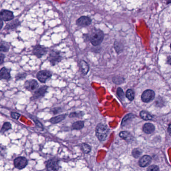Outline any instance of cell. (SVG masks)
Masks as SVG:
<instances>
[{
  "label": "cell",
  "mask_w": 171,
  "mask_h": 171,
  "mask_svg": "<svg viewBox=\"0 0 171 171\" xmlns=\"http://www.w3.org/2000/svg\"><path fill=\"white\" fill-rule=\"evenodd\" d=\"M104 39V33L99 29L93 30L89 35V39L91 43L94 46H97L100 44Z\"/></svg>",
  "instance_id": "cell-1"
},
{
  "label": "cell",
  "mask_w": 171,
  "mask_h": 171,
  "mask_svg": "<svg viewBox=\"0 0 171 171\" xmlns=\"http://www.w3.org/2000/svg\"><path fill=\"white\" fill-rule=\"evenodd\" d=\"M96 135L100 141L105 140L109 133V129L106 125L103 124H99L96 127Z\"/></svg>",
  "instance_id": "cell-2"
},
{
  "label": "cell",
  "mask_w": 171,
  "mask_h": 171,
  "mask_svg": "<svg viewBox=\"0 0 171 171\" xmlns=\"http://www.w3.org/2000/svg\"><path fill=\"white\" fill-rule=\"evenodd\" d=\"M62 59V57L61 55L60 52L57 51L52 50L50 52L48 56V61L51 64V65L53 66L61 62Z\"/></svg>",
  "instance_id": "cell-3"
},
{
  "label": "cell",
  "mask_w": 171,
  "mask_h": 171,
  "mask_svg": "<svg viewBox=\"0 0 171 171\" xmlns=\"http://www.w3.org/2000/svg\"><path fill=\"white\" fill-rule=\"evenodd\" d=\"M59 162L60 161L56 158L49 160L46 164L47 171H59L60 168Z\"/></svg>",
  "instance_id": "cell-4"
},
{
  "label": "cell",
  "mask_w": 171,
  "mask_h": 171,
  "mask_svg": "<svg viewBox=\"0 0 171 171\" xmlns=\"http://www.w3.org/2000/svg\"><path fill=\"white\" fill-rule=\"evenodd\" d=\"M28 164V161L26 158L24 157H18L14 160L15 167L18 169L22 170L26 168Z\"/></svg>",
  "instance_id": "cell-5"
},
{
  "label": "cell",
  "mask_w": 171,
  "mask_h": 171,
  "mask_svg": "<svg viewBox=\"0 0 171 171\" xmlns=\"http://www.w3.org/2000/svg\"><path fill=\"white\" fill-rule=\"evenodd\" d=\"M48 88V86H43L39 88V89L36 90L32 97H31V100L33 101V100L39 99L43 97L47 92Z\"/></svg>",
  "instance_id": "cell-6"
},
{
  "label": "cell",
  "mask_w": 171,
  "mask_h": 171,
  "mask_svg": "<svg viewBox=\"0 0 171 171\" xmlns=\"http://www.w3.org/2000/svg\"><path fill=\"white\" fill-rule=\"evenodd\" d=\"M47 52V49L46 47L40 45H37L33 48V54L38 58H41L44 56Z\"/></svg>",
  "instance_id": "cell-7"
},
{
  "label": "cell",
  "mask_w": 171,
  "mask_h": 171,
  "mask_svg": "<svg viewBox=\"0 0 171 171\" xmlns=\"http://www.w3.org/2000/svg\"><path fill=\"white\" fill-rule=\"evenodd\" d=\"M52 77V73L48 70H42L37 74V78L40 82L42 83H46L47 80L50 79Z\"/></svg>",
  "instance_id": "cell-8"
},
{
  "label": "cell",
  "mask_w": 171,
  "mask_h": 171,
  "mask_svg": "<svg viewBox=\"0 0 171 171\" xmlns=\"http://www.w3.org/2000/svg\"><path fill=\"white\" fill-rule=\"evenodd\" d=\"M155 93L152 90H147L144 91L141 97L142 102L145 103H149L154 99Z\"/></svg>",
  "instance_id": "cell-9"
},
{
  "label": "cell",
  "mask_w": 171,
  "mask_h": 171,
  "mask_svg": "<svg viewBox=\"0 0 171 171\" xmlns=\"http://www.w3.org/2000/svg\"><path fill=\"white\" fill-rule=\"evenodd\" d=\"M39 87L38 83L36 80L30 79L26 81L24 84V87L28 91H33L36 90Z\"/></svg>",
  "instance_id": "cell-10"
},
{
  "label": "cell",
  "mask_w": 171,
  "mask_h": 171,
  "mask_svg": "<svg viewBox=\"0 0 171 171\" xmlns=\"http://www.w3.org/2000/svg\"><path fill=\"white\" fill-rule=\"evenodd\" d=\"M14 14L11 11L3 10L0 12V19L5 21H9L14 19Z\"/></svg>",
  "instance_id": "cell-11"
},
{
  "label": "cell",
  "mask_w": 171,
  "mask_h": 171,
  "mask_svg": "<svg viewBox=\"0 0 171 171\" xmlns=\"http://www.w3.org/2000/svg\"><path fill=\"white\" fill-rule=\"evenodd\" d=\"M91 22L92 20L90 18L86 16H82L77 20L76 24L79 26L86 27L90 25Z\"/></svg>",
  "instance_id": "cell-12"
},
{
  "label": "cell",
  "mask_w": 171,
  "mask_h": 171,
  "mask_svg": "<svg viewBox=\"0 0 171 171\" xmlns=\"http://www.w3.org/2000/svg\"><path fill=\"white\" fill-rule=\"evenodd\" d=\"M10 78V70L6 67L2 68L0 70V79L8 80Z\"/></svg>",
  "instance_id": "cell-13"
},
{
  "label": "cell",
  "mask_w": 171,
  "mask_h": 171,
  "mask_svg": "<svg viewBox=\"0 0 171 171\" xmlns=\"http://www.w3.org/2000/svg\"><path fill=\"white\" fill-rule=\"evenodd\" d=\"M152 161V158L151 157L148 155H145L140 158L139 161V166L141 167H145L147 165H149Z\"/></svg>",
  "instance_id": "cell-14"
},
{
  "label": "cell",
  "mask_w": 171,
  "mask_h": 171,
  "mask_svg": "<svg viewBox=\"0 0 171 171\" xmlns=\"http://www.w3.org/2000/svg\"><path fill=\"white\" fill-rule=\"evenodd\" d=\"M119 135L121 138L124 139L128 143L132 142L134 139L133 136L129 132L127 131H122L120 133Z\"/></svg>",
  "instance_id": "cell-15"
},
{
  "label": "cell",
  "mask_w": 171,
  "mask_h": 171,
  "mask_svg": "<svg viewBox=\"0 0 171 171\" xmlns=\"http://www.w3.org/2000/svg\"><path fill=\"white\" fill-rule=\"evenodd\" d=\"M155 130L154 125L151 123H145L143 126L142 130L145 133L150 134L153 133Z\"/></svg>",
  "instance_id": "cell-16"
},
{
  "label": "cell",
  "mask_w": 171,
  "mask_h": 171,
  "mask_svg": "<svg viewBox=\"0 0 171 171\" xmlns=\"http://www.w3.org/2000/svg\"><path fill=\"white\" fill-rule=\"evenodd\" d=\"M80 67H81V71L82 74L84 75H87L88 72L89 71V67L88 64L83 60L81 61L80 63Z\"/></svg>",
  "instance_id": "cell-17"
},
{
  "label": "cell",
  "mask_w": 171,
  "mask_h": 171,
  "mask_svg": "<svg viewBox=\"0 0 171 171\" xmlns=\"http://www.w3.org/2000/svg\"><path fill=\"white\" fill-rule=\"evenodd\" d=\"M135 116L133 114H131V113H130V114L126 115L124 117V118H123V119L122 120V126L124 127V126H125L126 125L130 123V122L132 121L133 118H135Z\"/></svg>",
  "instance_id": "cell-18"
},
{
  "label": "cell",
  "mask_w": 171,
  "mask_h": 171,
  "mask_svg": "<svg viewBox=\"0 0 171 171\" xmlns=\"http://www.w3.org/2000/svg\"><path fill=\"white\" fill-rule=\"evenodd\" d=\"M66 116V114H62V115H58V116L52 118L50 120V123H51L52 124H53L59 123L62 121L63 120H64Z\"/></svg>",
  "instance_id": "cell-19"
},
{
  "label": "cell",
  "mask_w": 171,
  "mask_h": 171,
  "mask_svg": "<svg viewBox=\"0 0 171 171\" xmlns=\"http://www.w3.org/2000/svg\"><path fill=\"white\" fill-rule=\"evenodd\" d=\"M140 116L142 119L145 121L152 120L153 118L152 115H151L149 112L145 111H142L140 112Z\"/></svg>",
  "instance_id": "cell-20"
},
{
  "label": "cell",
  "mask_w": 171,
  "mask_h": 171,
  "mask_svg": "<svg viewBox=\"0 0 171 171\" xmlns=\"http://www.w3.org/2000/svg\"><path fill=\"white\" fill-rule=\"evenodd\" d=\"M20 22L18 20L13 21L10 23L9 24H7V26L6 27V29L7 30H13L16 29L18 26L20 25Z\"/></svg>",
  "instance_id": "cell-21"
},
{
  "label": "cell",
  "mask_w": 171,
  "mask_h": 171,
  "mask_svg": "<svg viewBox=\"0 0 171 171\" xmlns=\"http://www.w3.org/2000/svg\"><path fill=\"white\" fill-rule=\"evenodd\" d=\"M10 49V45L8 43L5 42H2L0 43V52H8Z\"/></svg>",
  "instance_id": "cell-22"
},
{
  "label": "cell",
  "mask_w": 171,
  "mask_h": 171,
  "mask_svg": "<svg viewBox=\"0 0 171 171\" xmlns=\"http://www.w3.org/2000/svg\"><path fill=\"white\" fill-rule=\"evenodd\" d=\"M84 122L82 121L76 122L72 124V129L73 130H81L84 127Z\"/></svg>",
  "instance_id": "cell-23"
},
{
  "label": "cell",
  "mask_w": 171,
  "mask_h": 171,
  "mask_svg": "<svg viewBox=\"0 0 171 171\" xmlns=\"http://www.w3.org/2000/svg\"><path fill=\"white\" fill-rule=\"evenodd\" d=\"M11 129H12V125L10 123L5 122L3 125L2 129L0 131V132L1 133H4L5 132H6L7 131H9Z\"/></svg>",
  "instance_id": "cell-24"
},
{
  "label": "cell",
  "mask_w": 171,
  "mask_h": 171,
  "mask_svg": "<svg viewBox=\"0 0 171 171\" xmlns=\"http://www.w3.org/2000/svg\"><path fill=\"white\" fill-rule=\"evenodd\" d=\"M125 96L130 101H133L135 98V93L132 89H128L126 92Z\"/></svg>",
  "instance_id": "cell-25"
},
{
  "label": "cell",
  "mask_w": 171,
  "mask_h": 171,
  "mask_svg": "<svg viewBox=\"0 0 171 171\" xmlns=\"http://www.w3.org/2000/svg\"><path fill=\"white\" fill-rule=\"evenodd\" d=\"M81 149L85 154H88L91 151V147L88 144H82L81 145Z\"/></svg>",
  "instance_id": "cell-26"
},
{
  "label": "cell",
  "mask_w": 171,
  "mask_h": 171,
  "mask_svg": "<svg viewBox=\"0 0 171 171\" xmlns=\"http://www.w3.org/2000/svg\"><path fill=\"white\" fill-rule=\"evenodd\" d=\"M84 115V113L82 112H74L70 113L69 117L70 118H81Z\"/></svg>",
  "instance_id": "cell-27"
},
{
  "label": "cell",
  "mask_w": 171,
  "mask_h": 171,
  "mask_svg": "<svg viewBox=\"0 0 171 171\" xmlns=\"http://www.w3.org/2000/svg\"><path fill=\"white\" fill-rule=\"evenodd\" d=\"M31 118L33 120V121L34 122L36 127L40 129L41 130H44V128L43 125H42V124L41 123V122H40L37 118H35V117H34L33 116H31Z\"/></svg>",
  "instance_id": "cell-28"
},
{
  "label": "cell",
  "mask_w": 171,
  "mask_h": 171,
  "mask_svg": "<svg viewBox=\"0 0 171 171\" xmlns=\"http://www.w3.org/2000/svg\"><path fill=\"white\" fill-rule=\"evenodd\" d=\"M113 83L117 85H120L123 83L125 82V79L123 78V77H113Z\"/></svg>",
  "instance_id": "cell-29"
},
{
  "label": "cell",
  "mask_w": 171,
  "mask_h": 171,
  "mask_svg": "<svg viewBox=\"0 0 171 171\" xmlns=\"http://www.w3.org/2000/svg\"><path fill=\"white\" fill-rule=\"evenodd\" d=\"M27 74L25 73H18V74L16 76L15 80L16 81H18L22 80L26 78L27 77Z\"/></svg>",
  "instance_id": "cell-30"
},
{
  "label": "cell",
  "mask_w": 171,
  "mask_h": 171,
  "mask_svg": "<svg viewBox=\"0 0 171 171\" xmlns=\"http://www.w3.org/2000/svg\"><path fill=\"white\" fill-rule=\"evenodd\" d=\"M117 95L120 99H123L125 98V94L124 93L123 90L121 88H118L117 89Z\"/></svg>",
  "instance_id": "cell-31"
},
{
  "label": "cell",
  "mask_w": 171,
  "mask_h": 171,
  "mask_svg": "<svg viewBox=\"0 0 171 171\" xmlns=\"http://www.w3.org/2000/svg\"><path fill=\"white\" fill-rule=\"evenodd\" d=\"M132 154L133 155V157H135V158H138L141 155L142 152L139 149H135L133 151Z\"/></svg>",
  "instance_id": "cell-32"
},
{
  "label": "cell",
  "mask_w": 171,
  "mask_h": 171,
  "mask_svg": "<svg viewBox=\"0 0 171 171\" xmlns=\"http://www.w3.org/2000/svg\"><path fill=\"white\" fill-rule=\"evenodd\" d=\"M164 101L162 99V98L159 97L156 100V104L158 107H162L164 105Z\"/></svg>",
  "instance_id": "cell-33"
},
{
  "label": "cell",
  "mask_w": 171,
  "mask_h": 171,
  "mask_svg": "<svg viewBox=\"0 0 171 171\" xmlns=\"http://www.w3.org/2000/svg\"><path fill=\"white\" fill-rule=\"evenodd\" d=\"M147 171H160L159 168L157 165H151L147 168Z\"/></svg>",
  "instance_id": "cell-34"
},
{
  "label": "cell",
  "mask_w": 171,
  "mask_h": 171,
  "mask_svg": "<svg viewBox=\"0 0 171 171\" xmlns=\"http://www.w3.org/2000/svg\"><path fill=\"white\" fill-rule=\"evenodd\" d=\"M62 109L60 107H56L54 108L51 110L52 113H53L54 115H56L57 114L60 113L61 112Z\"/></svg>",
  "instance_id": "cell-35"
},
{
  "label": "cell",
  "mask_w": 171,
  "mask_h": 171,
  "mask_svg": "<svg viewBox=\"0 0 171 171\" xmlns=\"http://www.w3.org/2000/svg\"><path fill=\"white\" fill-rule=\"evenodd\" d=\"M11 116L13 119H15V120H18V119H19V118L21 116V115L19 113H17V112H12L11 114Z\"/></svg>",
  "instance_id": "cell-36"
},
{
  "label": "cell",
  "mask_w": 171,
  "mask_h": 171,
  "mask_svg": "<svg viewBox=\"0 0 171 171\" xmlns=\"http://www.w3.org/2000/svg\"><path fill=\"white\" fill-rule=\"evenodd\" d=\"M5 58V56L4 54L0 53V64L3 63Z\"/></svg>",
  "instance_id": "cell-37"
},
{
  "label": "cell",
  "mask_w": 171,
  "mask_h": 171,
  "mask_svg": "<svg viewBox=\"0 0 171 171\" xmlns=\"http://www.w3.org/2000/svg\"><path fill=\"white\" fill-rule=\"evenodd\" d=\"M3 26V22L2 20L0 19V30L2 29Z\"/></svg>",
  "instance_id": "cell-38"
},
{
  "label": "cell",
  "mask_w": 171,
  "mask_h": 171,
  "mask_svg": "<svg viewBox=\"0 0 171 171\" xmlns=\"http://www.w3.org/2000/svg\"><path fill=\"white\" fill-rule=\"evenodd\" d=\"M168 131L170 135L171 134V124H170L169 125V126H168Z\"/></svg>",
  "instance_id": "cell-39"
},
{
  "label": "cell",
  "mask_w": 171,
  "mask_h": 171,
  "mask_svg": "<svg viewBox=\"0 0 171 171\" xmlns=\"http://www.w3.org/2000/svg\"><path fill=\"white\" fill-rule=\"evenodd\" d=\"M168 60L167 61V62H168V63L169 65L171 64V58H170V57H169V58H168Z\"/></svg>",
  "instance_id": "cell-40"
},
{
  "label": "cell",
  "mask_w": 171,
  "mask_h": 171,
  "mask_svg": "<svg viewBox=\"0 0 171 171\" xmlns=\"http://www.w3.org/2000/svg\"><path fill=\"white\" fill-rule=\"evenodd\" d=\"M166 1H167V4H169L171 3V0H166Z\"/></svg>",
  "instance_id": "cell-41"
}]
</instances>
